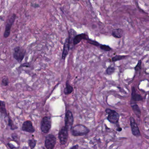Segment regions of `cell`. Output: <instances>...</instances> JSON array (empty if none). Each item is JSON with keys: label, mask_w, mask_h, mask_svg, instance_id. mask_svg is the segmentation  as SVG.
Listing matches in <instances>:
<instances>
[{"label": "cell", "mask_w": 149, "mask_h": 149, "mask_svg": "<svg viewBox=\"0 0 149 149\" xmlns=\"http://www.w3.org/2000/svg\"><path fill=\"white\" fill-rule=\"evenodd\" d=\"M90 130L85 126L83 125H77L72 129L71 133L75 136H83L87 134Z\"/></svg>", "instance_id": "6da1fadb"}, {"label": "cell", "mask_w": 149, "mask_h": 149, "mask_svg": "<svg viewBox=\"0 0 149 149\" xmlns=\"http://www.w3.org/2000/svg\"><path fill=\"white\" fill-rule=\"evenodd\" d=\"M105 112L108 114L107 120L109 122L113 124H118L120 115L116 111L114 110L107 108L105 110Z\"/></svg>", "instance_id": "7a4b0ae2"}, {"label": "cell", "mask_w": 149, "mask_h": 149, "mask_svg": "<svg viewBox=\"0 0 149 149\" xmlns=\"http://www.w3.org/2000/svg\"><path fill=\"white\" fill-rule=\"evenodd\" d=\"M51 128V118L50 116H45L42 119L41 123V130L43 133H48Z\"/></svg>", "instance_id": "3957f363"}, {"label": "cell", "mask_w": 149, "mask_h": 149, "mask_svg": "<svg viewBox=\"0 0 149 149\" xmlns=\"http://www.w3.org/2000/svg\"><path fill=\"white\" fill-rule=\"evenodd\" d=\"M57 142L55 136L50 134L47 135L45 138V146L46 149H53Z\"/></svg>", "instance_id": "277c9868"}, {"label": "cell", "mask_w": 149, "mask_h": 149, "mask_svg": "<svg viewBox=\"0 0 149 149\" xmlns=\"http://www.w3.org/2000/svg\"><path fill=\"white\" fill-rule=\"evenodd\" d=\"M25 54V50L23 48L17 47L14 49V54H13L14 58L19 63H21L22 61Z\"/></svg>", "instance_id": "5b68a950"}, {"label": "cell", "mask_w": 149, "mask_h": 149, "mask_svg": "<svg viewBox=\"0 0 149 149\" xmlns=\"http://www.w3.org/2000/svg\"><path fill=\"white\" fill-rule=\"evenodd\" d=\"M68 137V130L65 126L62 127V129L59 131L58 138L60 143L64 145L66 143Z\"/></svg>", "instance_id": "8992f818"}, {"label": "cell", "mask_w": 149, "mask_h": 149, "mask_svg": "<svg viewBox=\"0 0 149 149\" xmlns=\"http://www.w3.org/2000/svg\"><path fill=\"white\" fill-rule=\"evenodd\" d=\"M15 18L16 15L14 14L8 19L7 23H6V27H5V31H4V34H3V36L5 38L8 37L9 36L11 27L15 22Z\"/></svg>", "instance_id": "52a82bcc"}, {"label": "cell", "mask_w": 149, "mask_h": 149, "mask_svg": "<svg viewBox=\"0 0 149 149\" xmlns=\"http://www.w3.org/2000/svg\"><path fill=\"white\" fill-rule=\"evenodd\" d=\"M73 123V117L72 113L68 110L66 113L65 117V126L67 128L68 131L71 130Z\"/></svg>", "instance_id": "ba28073f"}, {"label": "cell", "mask_w": 149, "mask_h": 149, "mask_svg": "<svg viewBox=\"0 0 149 149\" xmlns=\"http://www.w3.org/2000/svg\"><path fill=\"white\" fill-rule=\"evenodd\" d=\"M129 120H130V125L132 134L133 135L136 137H139L141 136V132H140L138 125L136 122L135 120L134 119V117L131 116L129 119Z\"/></svg>", "instance_id": "9c48e42d"}, {"label": "cell", "mask_w": 149, "mask_h": 149, "mask_svg": "<svg viewBox=\"0 0 149 149\" xmlns=\"http://www.w3.org/2000/svg\"><path fill=\"white\" fill-rule=\"evenodd\" d=\"M22 131L29 133H34L35 131L32 123L30 121H26L24 122L22 125Z\"/></svg>", "instance_id": "30bf717a"}, {"label": "cell", "mask_w": 149, "mask_h": 149, "mask_svg": "<svg viewBox=\"0 0 149 149\" xmlns=\"http://www.w3.org/2000/svg\"><path fill=\"white\" fill-rule=\"evenodd\" d=\"M143 100L142 96L137 93L136 90L135 88L134 87H132V92H131V103L132 104L133 102H137L141 101Z\"/></svg>", "instance_id": "8fae6325"}, {"label": "cell", "mask_w": 149, "mask_h": 149, "mask_svg": "<svg viewBox=\"0 0 149 149\" xmlns=\"http://www.w3.org/2000/svg\"><path fill=\"white\" fill-rule=\"evenodd\" d=\"M70 38H67L64 44V49H63V54H62V58L65 59L66 56L68 55V52L70 50Z\"/></svg>", "instance_id": "7c38bea8"}, {"label": "cell", "mask_w": 149, "mask_h": 149, "mask_svg": "<svg viewBox=\"0 0 149 149\" xmlns=\"http://www.w3.org/2000/svg\"><path fill=\"white\" fill-rule=\"evenodd\" d=\"M83 39L88 41L89 38L87 35L84 34V33H82V34H79V35L75 36L73 39V45H76L78 44Z\"/></svg>", "instance_id": "4fadbf2b"}, {"label": "cell", "mask_w": 149, "mask_h": 149, "mask_svg": "<svg viewBox=\"0 0 149 149\" xmlns=\"http://www.w3.org/2000/svg\"><path fill=\"white\" fill-rule=\"evenodd\" d=\"M123 31L122 29H115L112 31V35L114 37L120 38L123 36Z\"/></svg>", "instance_id": "5bb4252c"}, {"label": "cell", "mask_w": 149, "mask_h": 149, "mask_svg": "<svg viewBox=\"0 0 149 149\" xmlns=\"http://www.w3.org/2000/svg\"><path fill=\"white\" fill-rule=\"evenodd\" d=\"M131 107L136 116L138 118H141V111L139 106L137 104H134L131 105Z\"/></svg>", "instance_id": "9a60e30c"}, {"label": "cell", "mask_w": 149, "mask_h": 149, "mask_svg": "<svg viewBox=\"0 0 149 149\" xmlns=\"http://www.w3.org/2000/svg\"><path fill=\"white\" fill-rule=\"evenodd\" d=\"M73 88L70 85L69 82L67 81L66 83L65 88L64 90V93L66 95H68L71 94L73 92Z\"/></svg>", "instance_id": "2e32d148"}, {"label": "cell", "mask_w": 149, "mask_h": 149, "mask_svg": "<svg viewBox=\"0 0 149 149\" xmlns=\"http://www.w3.org/2000/svg\"><path fill=\"white\" fill-rule=\"evenodd\" d=\"M1 113L5 116H7V112L5 107V103L4 102L1 101Z\"/></svg>", "instance_id": "e0dca14e"}, {"label": "cell", "mask_w": 149, "mask_h": 149, "mask_svg": "<svg viewBox=\"0 0 149 149\" xmlns=\"http://www.w3.org/2000/svg\"><path fill=\"white\" fill-rule=\"evenodd\" d=\"M127 57V56H121V55H117L113 57V58L111 59V62H115L117 61H120V60H122L126 58Z\"/></svg>", "instance_id": "ac0fdd59"}, {"label": "cell", "mask_w": 149, "mask_h": 149, "mask_svg": "<svg viewBox=\"0 0 149 149\" xmlns=\"http://www.w3.org/2000/svg\"><path fill=\"white\" fill-rule=\"evenodd\" d=\"M36 142L37 141L35 139H31L28 141V144L31 149H33L36 147Z\"/></svg>", "instance_id": "d6986e66"}, {"label": "cell", "mask_w": 149, "mask_h": 149, "mask_svg": "<svg viewBox=\"0 0 149 149\" xmlns=\"http://www.w3.org/2000/svg\"><path fill=\"white\" fill-rule=\"evenodd\" d=\"M8 125L10 127V129L12 130H14L17 129V126H16L13 123L12 120L10 118H9L8 120Z\"/></svg>", "instance_id": "ffe728a7"}, {"label": "cell", "mask_w": 149, "mask_h": 149, "mask_svg": "<svg viewBox=\"0 0 149 149\" xmlns=\"http://www.w3.org/2000/svg\"><path fill=\"white\" fill-rule=\"evenodd\" d=\"M115 71V67H113V66H109L108 68L107 69L106 72L107 74L108 75H111L114 73Z\"/></svg>", "instance_id": "44dd1931"}, {"label": "cell", "mask_w": 149, "mask_h": 149, "mask_svg": "<svg viewBox=\"0 0 149 149\" xmlns=\"http://www.w3.org/2000/svg\"><path fill=\"white\" fill-rule=\"evenodd\" d=\"M100 47L101 49L105 51L110 52L112 50V49L110 46L106 45H101Z\"/></svg>", "instance_id": "7402d4cb"}, {"label": "cell", "mask_w": 149, "mask_h": 149, "mask_svg": "<svg viewBox=\"0 0 149 149\" xmlns=\"http://www.w3.org/2000/svg\"><path fill=\"white\" fill-rule=\"evenodd\" d=\"M142 69V61L141 60H139L137 63L136 66L135 67L134 69L136 71L138 72L141 70Z\"/></svg>", "instance_id": "603a6c76"}, {"label": "cell", "mask_w": 149, "mask_h": 149, "mask_svg": "<svg viewBox=\"0 0 149 149\" xmlns=\"http://www.w3.org/2000/svg\"><path fill=\"white\" fill-rule=\"evenodd\" d=\"M89 43L93 45H95L96 46H100L101 44H100L97 41H94V40H92V39H89V40L87 41Z\"/></svg>", "instance_id": "cb8c5ba5"}, {"label": "cell", "mask_w": 149, "mask_h": 149, "mask_svg": "<svg viewBox=\"0 0 149 149\" xmlns=\"http://www.w3.org/2000/svg\"><path fill=\"white\" fill-rule=\"evenodd\" d=\"M2 85L3 86H6L8 84V79L7 77H4L3 79L1 82Z\"/></svg>", "instance_id": "d4e9b609"}, {"label": "cell", "mask_w": 149, "mask_h": 149, "mask_svg": "<svg viewBox=\"0 0 149 149\" xmlns=\"http://www.w3.org/2000/svg\"><path fill=\"white\" fill-rule=\"evenodd\" d=\"M8 146L9 148H10V149H13L14 148H16L15 147V146H14V145H12L11 143H8Z\"/></svg>", "instance_id": "484cf974"}, {"label": "cell", "mask_w": 149, "mask_h": 149, "mask_svg": "<svg viewBox=\"0 0 149 149\" xmlns=\"http://www.w3.org/2000/svg\"><path fill=\"white\" fill-rule=\"evenodd\" d=\"M78 148L79 145L77 144V145H74V146L72 147V148H71L70 149H78Z\"/></svg>", "instance_id": "4316f807"}]
</instances>
